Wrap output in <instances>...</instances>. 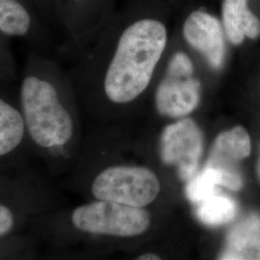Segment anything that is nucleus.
<instances>
[{
	"label": "nucleus",
	"mask_w": 260,
	"mask_h": 260,
	"mask_svg": "<svg viewBox=\"0 0 260 260\" xmlns=\"http://www.w3.org/2000/svg\"><path fill=\"white\" fill-rule=\"evenodd\" d=\"M108 0H51V25L58 24L68 39L80 43L103 25Z\"/></svg>",
	"instance_id": "9"
},
{
	"label": "nucleus",
	"mask_w": 260,
	"mask_h": 260,
	"mask_svg": "<svg viewBox=\"0 0 260 260\" xmlns=\"http://www.w3.org/2000/svg\"><path fill=\"white\" fill-rule=\"evenodd\" d=\"M112 47L102 63L99 90L111 104L135 100L148 87L167 44V29L156 19H137L111 36Z\"/></svg>",
	"instance_id": "2"
},
{
	"label": "nucleus",
	"mask_w": 260,
	"mask_h": 260,
	"mask_svg": "<svg viewBox=\"0 0 260 260\" xmlns=\"http://www.w3.org/2000/svg\"><path fill=\"white\" fill-rule=\"evenodd\" d=\"M220 259L260 260L259 214H250L233 226Z\"/></svg>",
	"instance_id": "12"
},
{
	"label": "nucleus",
	"mask_w": 260,
	"mask_h": 260,
	"mask_svg": "<svg viewBox=\"0 0 260 260\" xmlns=\"http://www.w3.org/2000/svg\"><path fill=\"white\" fill-rule=\"evenodd\" d=\"M203 153V135L195 121L183 119L164 129L161 141L162 160L178 169L179 177H194Z\"/></svg>",
	"instance_id": "8"
},
{
	"label": "nucleus",
	"mask_w": 260,
	"mask_h": 260,
	"mask_svg": "<svg viewBox=\"0 0 260 260\" xmlns=\"http://www.w3.org/2000/svg\"><path fill=\"white\" fill-rule=\"evenodd\" d=\"M10 38L0 31V82L15 83L18 78V67L12 50Z\"/></svg>",
	"instance_id": "17"
},
{
	"label": "nucleus",
	"mask_w": 260,
	"mask_h": 260,
	"mask_svg": "<svg viewBox=\"0 0 260 260\" xmlns=\"http://www.w3.org/2000/svg\"><path fill=\"white\" fill-rule=\"evenodd\" d=\"M89 191L93 200L143 207L156 199L160 182L149 169L116 164L94 173Z\"/></svg>",
	"instance_id": "4"
},
{
	"label": "nucleus",
	"mask_w": 260,
	"mask_h": 260,
	"mask_svg": "<svg viewBox=\"0 0 260 260\" xmlns=\"http://www.w3.org/2000/svg\"><path fill=\"white\" fill-rule=\"evenodd\" d=\"M43 17L51 25V0H31Z\"/></svg>",
	"instance_id": "18"
},
{
	"label": "nucleus",
	"mask_w": 260,
	"mask_h": 260,
	"mask_svg": "<svg viewBox=\"0 0 260 260\" xmlns=\"http://www.w3.org/2000/svg\"><path fill=\"white\" fill-rule=\"evenodd\" d=\"M183 35L187 43L202 53L214 69L222 68L225 57L223 23L205 10H195L186 19Z\"/></svg>",
	"instance_id": "10"
},
{
	"label": "nucleus",
	"mask_w": 260,
	"mask_h": 260,
	"mask_svg": "<svg viewBox=\"0 0 260 260\" xmlns=\"http://www.w3.org/2000/svg\"><path fill=\"white\" fill-rule=\"evenodd\" d=\"M35 158L19 107L18 88L0 82V172L30 163Z\"/></svg>",
	"instance_id": "5"
},
{
	"label": "nucleus",
	"mask_w": 260,
	"mask_h": 260,
	"mask_svg": "<svg viewBox=\"0 0 260 260\" xmlns=\"http://www.w3.org/2000/svg\"><path fill=\"white\" fill-rule=\"evenodd\" d=\"M72 79L51 55L30 51L18 86L20 111L34 156L51 178L75 158L78 124Z\"/></svg>",
	"instance_id": "1"
},
{
	"label": "nucleus",
	"mask_w": 260,
	"mask_h": 260,
	"mask_svg": "<svg viewBox=\"0 0 260 260\" xmlns=\"http://www.w3.org/2000/svg\"><path fill=\"white\" fill-rule=\"evenodd\" d=\"M137 259L139 260H159L160 257H158L155 254H145V255H141Z\"/></svg>",
	"instance_id": "19"
},
{
	"label": "nucleus",
	"mask_w": 260,
	"mask_h": 260,
	"mask_svg": "<svg viewBox=\"0 0 260 260\" xmlns=\"http://www.w3.org/2000/svg\"><path fill=\"white\" fill-rule=\"evenodd\" d=\"M257 174H258V177H259L260 179V154L259 159H258V162H257Z\"/></svg>",
	"instance_id": "20"
},
{
	"label": "nucleus",
	"mask_w": 260,
	"mask_h": 260,
	"mask_svg": "<svg viewBox=\"0 0 260 260\" xmlns=\"http://www.w3.org/2000/svg\"><path fill=\"white\" fill-rule=\"evenodd\" d=\"M61 207L53 181L30 163L0 172V238L26 232L34 219Z\"/></svg>",
	"instance_id": "3"
},
{
	"label": "nucleus",
	"mask_w": 260,
	"mask_h": 260,
	"mask_svg": "<svg viewBox=\"0 0 260 260\" xmlns=\"http://www.w3.org/2000/svg\"><path fill=\"white\" fill-rule=\"evenodd\" d=\"M0 31L24 42L30 51L50 55L55 50L51 25L31 0H0Z\"/></svg>",
	"instance_id": "6"
},
{
	"label": "nucleus",
	"mask_w": 260,
	"mask_h": 260,
	"mask_svg": "<svg viewBox=\"0 0 260 260\" xmlns=\"http://www.w3.org/2000/svg\"><path fill=\"white\" fill-rule=\"evenodd\" d=\"M40 244L28 232L0 238V260L35 259Z\"/></svg>",
	"instance_id": "16"
},
{
	"label": "nucleus",
	"mask_w": 260,
	"mask_h": 260,
	"mask_svg": "<svg viewBox=\"0 0 260 260\" xmlns=\"http://www.w3.org/2000/svg\"><path fill=\"white\" fill-rule=\"evenodd\" d=\"M222 23L225 37L234 46L246 38L260 37V19L249 8V0H223Z\"/></svg>",
	"instance_id": "13"
},
{
	"label": "nucleus",
	"mask_w": 260,
	"mask_h": 260,
	"mask_svg": "<svg viewBox=\"0 0 260 260\" xmlns=\"http://www.w3.org/2000/svg\"><path fill=\"white\" fill-rule=\"evenodd\" d=\"M236 212L237 206L232 198L215 194L199 204L196 215L206 225L217 226L233 221Z\"/></svg>",
	"instance_id": "15"
},
{
	"label": "nucleus",
	"mask_w": 260,
	"mask_h": 260,
	"mask_svg": "<svg viewBox=\"0 0 260 260\" xmlns=\"http://www.w3.org/2000/svg\"><path fill=\"white\" fill-rule=\"evenodd\" d=\"M223 186L233 191H239L243 187L241 174H230L215 168L205 166L204 170L188 180L186 195L197 205L207 198L217 194V187Z\"/></svg>",
	"instance_id": "14"
},
{
	"label": "nucleus",
	"mask_w": 260,
	"mask_h": 260,
	"mask_svg": "<svg viewBox=\"0 0 260 260\" xmlns=\"http://www.w3.org/2000/svg\"><path fill=\"white\" fill-rule=\"evenodd\" d=\"M251 150L248 131L242 126H235L218 135L205 166L230 174H240L238 163L249 157Z\"/></svg>",
	"instance_id": "11"
},
{
	"label": "nucleus",
	"mask_w": 260,
	"mask_h": 260,
	"mask_svg": "<svg viewBox=\"0 0 260 260\" xmlns=\"http://www.w3.org/2000/svg\"><path fill=\"white\" fill-rule=\"evenodd\" d=\"M194 72L191 59L184 53L178 52L172 57L156 93V106L162 115L184 117L197 107L201 83Z\"/></svg>",
	"instance_id": "7"
}]
</instances>
